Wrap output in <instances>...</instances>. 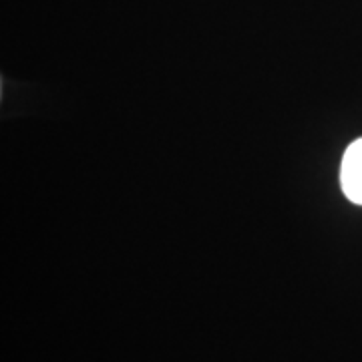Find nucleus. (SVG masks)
<instances>
[{
  "instance_id": "nucleus-1",
  "label": "nucleus",
  "mask_w": 362,
  "mask_h": 362,
  "mask_svg": "<svg viewBox=\"0 0 362 362\" xmlns=\"http://www.w3.org/2000/svg\"><path fill=\"white\" fill-rule=\"evenodd\" d=\"M340 185L350 202L362 206V139L352 143L342 157Z\"/></svg>"
}]
</instances>
